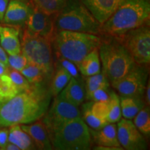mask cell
<instances>
[{
	"label": "cell",
	"mask_w": 150,
	"mask_h": 150,
	"mask_svg": "<svg viewBox=\"0 0 150 150\" xmlns=\"http://www.w3.org/2000/svg\"><path fill=\"white\" fill-rule=\"evenodd\" d=\"M145 93V104L149 106L150 104V81L149 79H148L147 85H146Z\"/></svg>",
	"instance_id": "cell-38"
},
{
	"label": "cell",
	"mask_w": 150,
	"mask_h": 150,
	"mask_svg": "<svg viewBox=\"0 0 150 150\" xmlns=\"http://www.w3.org/2000/svg\"><path fill=\"white\" fill-rule=\"evenodd\" d=\"M50 138L52 147L57 150H88L91 148L90 129L81 117L65 123Z\"/></svg>",
	"instance_id": "cell-6"
},
{
	"label": "cell",
	"mask_w": 150,
	"mask_h": 150,
	"mask_svg": "<svg viewBox=\"0 0 150 150\" xmlns=\"http://www.w3.org/2000/svg\"><path fill=\"white\" fill-rule=\"evenodd\" d=\"M42 119L29 124L20 125L22 130L25 131L32 139L38 149L51 150L53 149L51 140L45 125Z\"/></svg>",
	"instance_id": "cell-15"
},
{
	"label": "cell",
	"mask_w": 150,
	"mask_h": 150,
	"mask_svg": "<svg viewBox=\"0 0 150 150\" xmlns=\"http://www.w3.org/2000/svg\"><path fill=\"white\" fill-rule=\"evenodd\" d=\"M8 62L10 68L18 71V72H21L29 63L25 56L22 53L15 54V55H8Z\"/></svg>",
	"instance_id": "cell-31"
},
{
	"label": "cell",
	"mask_w": 150,
	"mask_h": 150,
	"mask_svg": "<svg viewBox=\"0 0 150 150\" xmlns=\"http://www.w3.org/2000/svg\"><path fill=\"white\" fill-rule=\"evenodd\" d=\"M25 25L24 31L29 34L45 38L52 42L56 32L53 16L47 14L33 6Z\"/></svg>",
	"instance_id": "cell-11"
},
{
	"label": "cell",
	"mask_w": 150,
	"mask_h": 150,
	"mask_svg": "<svg viewBox=\"0 0 150 150\" xmlns=\"http://www.w3.org/2000/svg\"><path fill=\"white\" fill-rule=\"evenodd\" d=\"M90 132L97 145L103 147H121L117 138V125L115 123H107L99 130L92 131L90 130Z\"/></svg>",
	"instance_id": "cell-18"
},
{
	"label": "cell",
	"mask_w": 150,
	"mask_h": 150,
	"mask_svg": "<svg viewBox=\"0 0 150 150\" xmlns=\"http://www.w3.org/2000/svg\"><path fill=\"white\" fill-rule=\"evenodd\" d=\"M110 82L107 76L104 72H99L98 74L87 76L86 79L85 88L86 95L92 93L97 89L109 88Z\"/></svg>",
	"instance_id": "cell-27"
},
{
	"label": "cell",
	"mask_w": 150,
	"mask_h": 150,
	"mask_svg": "<svg viewBox=\"0 0 150 150\" xmlns=\"http://www.w3.org/2000/svg\"><path fill=\"white\" fill-rule=\"evenodd\" d=\"M5 150H20V149L15 144L8 142V144L6 146Z\"/></svg>",
	"instance_id": "cell-41"
},
{
	"label": "cell",
	"mask_w": 150,
	"mask_h": 150,
	"mask_svg": "<svg viewBox=\"0 0 150 150\" xmlns=\"http://www.w3.org/2000/svg\"><path fill=\"white\" fill-rule=\"evenodd\" d=\"M122 116L128 120H132L136 114L145 106L142 98L140 97H120Z\"/></svg>",
	"instance_id": "cell-21"
},
{
	"label": "cell",
	"mask_w": 150,
	"mask_h": 150,
	"mask_svg": "<svg viewBox=\"0 0 150 150\" xmlns=\"http://www.w3.org/2000/svg\"><path fill=\"white\" fill-rule=\"evenodd\" d=\"M8 134L9 131L7 127L0 128V149L5 150L8 142Z\"/></svg>",
	"instance_id": "cell-35"
},
{
	"label": "cell",
	"mask_w": 150,
	"mask_h": 150,
	"mask_svg": "<svg viewBox=\"0 0 150 150\" xmlns=\"http://www.w3.org/2000/svg\"><path fill=\"white\" fill-rule=\"evenodd\" d=\"M56 64V66H60L65 69L71 75L72 77L75 79H81L80 76L79 71L78 70L77 66L72 61L65 59L64 58L57 57Z\"/></svg>",
	"instance_id": "cell-34"
},
{
	"label": "cell",
	"mask_w": 150,
	"mask_h": 150,
	"mask_svg": "<svg viewBox=\"0 0 150 150\" xmlns=\"http://www.w3.org/2000/svg\"><path fill=\"white\" fill-rule=\"evenodd\" d=\"M54 16L56 31H77L96 35L101 33V24L80 0H68Z\"/></svg>",
	"instance_id": "cell-4"
},
{
	"label": "cell",
	"mask_w": 150,
	"mask_h": 150,
	"mask_svg": "<svg viewBox=\"0 0 150 150\" xmlns=\"http://www.w3.org/2000/svg\"><path fill=\"white\" fill-rule=\"evenodd\" d=\"M148 72L145 65L135 63L125 76L111 85L121 96L142 98L147 83Z\"/></svg>",
	"instance_id": "cell-10"
},
{
	"label": "cell",
	"mask_w": 150,
	"mask_h": 150,
	"mask_svg": "<svg viewBox=\"0 0 150 150\" xmlns=\"http://www.w3.org/2000/svg\"><path fill=\"white\" fill-rule=\"evenodd\" d=\"M9 70H10V67L0 63V77L2 76L3 75L8 74Z\"/></svg>",
	"instance_id": "cell-40"
},
{
	"label": "cell",
	"mask_w": 150,
	"mask_h": 150,
	"mask_svg": "<svg viewBox=\"0 0 150 150\" xmlns=\"http://www.w3.org/2000/svg\"><path fill=\"white\" fill-rule=\"evenodd\" d=\"M8 1L9 0H0V22L3 21Z\"/></svg>",
	"instance_id": "cell-36"
},
{
	"label": "cell",
	"mask_w": 150,
	"mask_h": 150,
	"mask_svg": "<svg viewBox=\"0 0 150 150\" xmlns=\"http://www.w3.org/2000/svg\"><path fill=\"white\" fill-rule=\"evenodd\" d=\"M68 0H31V5L47 14L54 16L64 6Z\"/></svg>",
	"instance_id": "cell-24"
},
{
	"label": "cell",
	"mask_w": 150,
	"mask_h": 150,
	"mask_svg": "<svg viewBox=\"0 0 150 150\" xmlns=\"http://www.w3.org/2000/svg\"><path fill=\"white\" fill-rule=\"evenodd\" d=\"M0 63L9 67L8 62V54L6 52L5 50L1 46H0Z\"/></svg>",
	"instance_id": "cell-37"
},
{
	"label": "cell",
	"mask_w": 150,
	"mask_h": 150,
	"mask_svg": "<svg viewBox=\"0 0 150 150\" xmlns=\"http://www.w3.org/2000/svg\"><path fill=\"white\" fill-rule=\"evenodd\" d=\"M31 10V2L25 0H9L2 22L8 26L22 27L26 24Z\"/></svg>",
	"instance_id": "cell-13"
},
{
	"label": "cell",
	"mask_w": 150,
	"mask_h": 150,
	"mask_svg": "<svg viewBox=\"0 0 150 150\" xmlns=\"http://www.w3.org/2000/svg\"><path fill=\"white\" fill-rule=\"evenodd\" d=\"M21 43V53L29 63L39 66L45 71L48 78L54 71V59L52 41L45 38L30 35L24 31Z\"/></svg>",
	"instance_id": "cell-7"
},
{
	"label": "cell",
	"mask_w": 150,
	"mask_h": 150,
	"mask_svg": "<svg viewBox=\"0 0 150 150\" xmlns=\"http://www.w3.org/2000/svg\"><path fill=\"white\" fill-rule=\"evenodd\" d=\"M102 40L99 35L93 33L59 31L52 41L56 57L64 58L77 65L87 54L99 48Z\"/></svg>",
	"instance_id": "cell-3"
},
{
	"label": "cell",
	"mask_w": 150,
	"mask_h": 150,
	"mask_svg": "<svg viewBox=\"0 0 150 150\" xmlns=\"http://www.w3.org/2000/svg\"><path fill=\"white\" fill-rule=\"evenodd\" d=\"M8 75L9 77L11 78L13 83H14V85L19 90L20 93L29 89L31 85V84L29 83L27 79L22 74V73L18 72V71L15 70H10L8 73Z\"/></svg>",
	"instance_id": "cell-30"
},
{
	"label": "cell",
	"mask_w": 150,
	"mask_h": 150,
	"mask_svg": "<svg viewBox=\"0 0 150 150\" xmlns=\"http://www.w3.org/2000/svg\"><path fill=\"white\" fill-rule=\"evenodd\" d=\"M134 124L142 134L149 136L150 134V110L145 106L134 117Z\"/></svg>",
	"instance_id": "cell-26"
},
{
	"label": "cell",
	"mask_w": 150,
	"mask_h": 150,
	"mask_svg": "<svg viewBox=\"0 0 150 150\" xmlns=\"http://www.w3.org/2000/svg\"><path fill=\"white\" fill-rule=\"evenodd\" d=\"M116 38L127 48L135 63L145 65L149 64L150 30L149 24L131 30L121 37Z\"/></svg>",
	"instance_id": "cell-8"
},
{
	"label": "cell",
	"mask_w": 150,
	"mask_h": 150,
	"mask_svg": "<svg viewBox=\"0 0 150 150\" xmlns=\"http://www.w3.org/2000/svg\"><path fill=\"white\" fill-rule=\"evenodd\" d=\"M117 134L120 144L124 149H147V144L145 138L131 120L121 118L117 122Z\"/></svg>",
	"instance_id": "cell-12"
},
{
	"label": "cell",
	"mask_w": 150,
	"mask_h": 150,
	"mask_svg": "<svg viewBox=\"0 0 150 150\" xmlns=\"http://www.w3.org/2000/svg\"><path fill=\"white\" fill-rule=\"evenodd\" d=\"M108 113L106 121L108 123H116L122 118L120 97L115 92L111 91L108 101Z\"/></svg>",
	"instance_id": "cell-29"
},
{
	"label": "cell",
	"mask_w": 150,
	"mask_h": 150,
	"mask_svg": "<svg viewBox=\"0 0 150 150\" xmlns=\"http://www.w3.org/2000/svg\"><path fill=\"white\" fill-rule=\"evenodd\" d=\"M92 102L85 103L82 106V119L85 122L87 126L90 127L92 130H99L106 124L108 123L104 120H100L95 117L91 112V106Z\"/></svg>",
	"instance_id": "cell-28"
},
{
	"label": "cell",
	"mask_w": 150,
	"mask_h": 150,
	"mask_svg": "<svg viewBox=\"0 0 150 150\" xmlns=\"http://www.w3.org/2000/svg\"><path fill=\"white\" fill-rule=\"evenodd\" d=\"M81 117L79 106L61 98L59 95L54 97L46 113L42 117L50 136L65 123Z\"/></svg>",
	"instance_id": "cell-9"
},
{
	"label": "cell",
	"mask_w": 150,
	"mask_h": 150,
	"mask_svg": "<svg viewBox=\"0 0 150 150\" xmlns=\"http://www.w3.org/2000/svg\"><path fill=\"white\" fill-rule=\"evenodd\" d=\"M52 97L50 87L43 82L31 84L29 89L0 103V128L42 119L51 104Z\"/></svg>",
	"instance_id": "cell-1"
},
{
	"label": "cell",
	"mask_w": 150,
	"mask_h": 150,
	"mask_svg": "<svg viewBox=\"0 0 150 150\" xmlns=\"http://www.w3.org/2000/svg\"><path fill=\"white\" fill-rule=\"evenodd\" d=\"M76 66L81 74L86 77L100 72L101 62L98 49L87 54Z\"/></svg>",
	"instance_id": "cell-19"
},
{
	"label": "cell",
	"mask_w": 150,
	"mask_h": 150,
	"mask_svg": "<svg viewBox=\"0 0 150 150\" xmlns=\"http://www.w3.org/2000/svg\"><path fill=\"white\" fill-rule=\"evenodd\" d=\"M8 131V142L15 144L20 148V150L36 149L31 137L22 130L20 125L10 126Z\"/></svg>",
	"instance_id": "cell-20"
},
{
	"label": "cell",
	"mask_w": 150,
	"mask_h": 150,
	"mask_svg": "<svg viewBox=\"0 0 150 150\" xmlns=\"http://www.w3.org/2000/svg\"><path fill=\"white\" fill-rule=\"evenodd\" d=\"M93 149L96 150H123L122 147H103V146H95Z\"/></svg>",
	"instance_id": "cell-39"
},
{
	"label": "cell",
	"mask_w": 150,
	"mask_h": 150,
	"mask_svg": "<svg viewBox=\"0 0 150 150\" xmlns=\"http://www.w3.org/2000/svg\"><path fill=\"white\" fill-rule=\"evenodd\" d=\"M19 29L12 26H0V45L8 55L21 53Z\"/></svg>",
	"instance_id": "cell-17"
},
{
	"label": "cell",
	"mask_w": 150,
	"mask_h": 150,
	"mask_svg": "<svg viewBox=\"0 0 150 150\" xmlns=\"http://www.w3.org/2000/svg\"><path fill=\"white\" fill-rule=\"evenodd\" d=\"M20 72L27 79L30 84L43 83L46 79H49L47 75L41 67L31 63H28Z\"/></svg>",
	"instance_id": "cell-23"
},
{
	"label": "cell",
	"mask_w": 150,
	"mask_h": 150,
	"mask_svg": "<svg viewBox=\"0 0 150 150\" xmlns=\"http://www.w3.org/2000/svg\"><path fill=\"white\" fill-rule=\"evenodd\" d=\"M59 95L61 98L67 102L76 106H79L86 99L85 83L81 79L71 77Z\"/></svg>",
	"instance_id": "cell-16"
},
{
	"label": "cell",
	"mask_w": 150,
	"mask_h": 150,
	"mask_svg": "<svg viewBox=\"0 0 150 150\" xmlns=\"http://www.w3.org/2000/svg\"><path fill=\"white\" fill-rule=\"evenodd\" d=\"M71 77V75L65 69L60 66H56V72L52 77L51 84L50 86V92L52 96H57L67 85Z\"/></svg>",
	"instance_id": "cell-22"
},
{
	"label": "cell",
	"mask_w": 150,
	"mask_h": 150,
	"mask_svg": "<svg viewBox=\"0 0 150 150\" xmlns=\"http://www.w3.org/2000/svg\"><path fill=\"white\" fill-rule=\"evenodd\" d=\"M111 91L109 88L97 89L86 95V99L91 102H108Z\"/></svg>",
	"instance_id": "cell-33"
},
{
	"label": "cell",
	"mask_w": 150,
	"mask_h": 150,
	"mask_svg": "<svg viewBox=\"0 0 150 150\" xmlns=\"http://www.w3.org/2000/svg\"><path fill=\"white\" fill-rule=\"evenodd\" d=\"M102 25L124 0H80Z\"/></svg>",
	"instance_id": "cell-14"
},
{
	"label": "cell",
	"mask_w": 150,
	"mask_h": 150,
	"mask_svg": "<svg viewBox=\"0 0 150 150\" xmlns=\"http://www.w3.org/2000/svg\"><path fill=\"white\" fill-rule=\"evenodd\" d=\"M149 0H124L101 25V33L120 38L131 30L149 23Z\"/></svg>",
	"instance_id": "cell-2"
},
{
	"label": "cell",
	"mask_w": 150,
	"mask_h": 150,
	"mask_svg": "<svg viewBox=\"0 0 150 150\" xmlns=\"http://www.w3.org/2000/svg\"><path fill=\"white\" fill-rule=\"evenodd\" d=\"M20 93L8 74L0 77V103L5 102Z\"/></svg>",
	"instance_id": "cell-25"
},
{
	"label": "cell",
	"mask_w": 150,
	"mask_h": 150,
	"mask_svg": "<svg viewBox=\"0 0 150 150\" xmlns=\"http://www.w3.org/2000/svg\"><path fill=\"white\" fill-rule=\"evenodd\" d=\"M108 108V102H92L91 112L99 119L106 120Z\"/></svg>",
	"instance_id": "cell-32"
},
{
	"label": "cell",
	"mask_w": 150,
	"mask_h": 150,
	"mask_svg": "<svg viewBox=\"0 0 150 150\" xmlns=\"http://www.w3.org/2000/svg\"><path fill=\"white\" fill-rule=\"evenodd\" d=\"M102 40L98 48L103 72L110 83L125 76L135 64L127 48L116 38Z\"/></svg>",
	"instance_id": "cell-5"
}]
</instances>
